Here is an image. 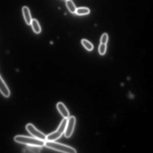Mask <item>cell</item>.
<instances>
[{
	"label": "cell",
	"instance_id": "cell-1",
	"mask_svg": "<svg viewBox=\"0 0 153 153\" xmlns=\"http://www.w3.org/2000/svg\"><path fill=\"white\" fill-rule=\"evenodd\" d=\"M16 142L27 146L42 147L45 146V141L38 139L34 137L24 135H17L14 138Z\"/></svg>",
	"mask_w": 153,
	"mask_h": 153
},
{
	"label": "cell",
	"instance_id": "cell-2",
	"mask_svg": "<svg viewBox=\"0 0 153 153\" xmlns=\"http://www.w3.org/2000/svg\"><path fill=\"white\" fill-rule=\"evenodd\" d=\"M45 146L57 151L70 153H76L77 152L73 147L68 145L53 141H46Z\"/></svg>",
	"mask_w": 153,
	"mask_h": 153
},
{
	"label": "cell",
	"instance_id": "cell-3",
	"mask_svg": "<svg viewBox=\"0 0 153 153\" xmlns=\"http://www.w3.org/2000/svg\"><path fill=\"white\" fill-rule=\"evenodd\" d=\"M68 119L64 118L57 130L47 136V141H55L62 136L65 133Z\"/></svg>",
	"mask_w": 153,
	"mask_h": 153
},
{
	"label": "cell",
	"instance_id": "cell-4",
	"mask_svg": "<svg viewBox=\"0 0 153 153\" xmlns=\"http://www.w3.org/2000/svg\"><path fill=\"white\" fill-rule=\"evenodd\" d=\"M26 128L28 132L33 137L44 141H47V136L38 129L32 124H27Z\"/></svg>",
	"mask_w": 153,
	"mask_h": 153
},
{
	"label": "cell",
	"instance_id": "cell-5",
	"mask_svg": "<svg viewBox=\"0 0 153 153\" xmlns=\"http://www.w3.org/2000/svg\"><path fill=\"white\" fill-rule=\"evenodd\" d=\"M76 120L75 117L72 116L68 119V121L64 134L65 138H69L72 135L75 127Z\"/></svg>",
	"mask_w": 153,
	"mask_h": 153
},
{
	"label": "cell",
	"instance_id": "cell-6",
	"mask_svg": "<svg viewBox=\"0 0 153 153\" xmlns=\"http://www.w3.org/2000/svg\"><path fill=\"white\" fill-rule=\"evenodd\" d=\"M57 110L64 119H68L70 117V113L68 108L62 102L58 103L56 105Z\"/></svg>",
	"mask_w": 153,
	"mask_h": 153
},
{
	"label": "cell",
	"instance_id": "cell-7",
	"mask_svg": "<svg viewBox=\"0 0 153 153\" xmlns=\"http://www.w3.org/2000/svg\"><path fill=\"white\" fill-rule=\"evenodd\" d=\"M0 91L5 97L8 98L10 96V91L1 76L0 80Z\"/></svg>",
	"mask_w": 153,
	"mask_h": 153
},
{
	"label": "cell",
	"instance_id": "cell-8",
	"mask_svg": "<svg viewBox=\"0 0 153 153\" xmlns=\"http://www.w3.org/2000/svg\"><path fill=\"white\" fill-rule=\"evenodd\" d=\"M22 12L26 23L28 25H31L32 19L29 9L27 6H24L22 8Z\"/></svg>",
	"mask_w": 153,
	"mask_h": 153
},
{
	"label": "cell",
	"instance_id": "cell-9",
	"mask_svg": "<svg viewBox=\"0 0 153 153\" xmlns=\"http://www.w3.org/2000/svg\"><path fill=\"white\" fill-rule=\"evenodd\" d=\"M32 29L36 34L40 33L41 32V28L38 21L35 19H32L31 24Z\"/></svg>",
	"mask_w": 153,
	"mask_h": 153
},
{
	"label": "cell",
	"instance_id": "cell-10",
	"mask_svg": "<svg viewBox=\"0 0 153 153\" xmlns=\"http://www.w3.org/2000/svg\"><path fill=\"white\" fill-rule=\"evenodd\" d=\"M66 5L70 12L72 14L75 13L77 8L72 0H66Z\"/></svg>",
	"mask_w": 153,
	"mask_h": 153
},
{
	"label": "cell",
	"instance_id": "cell-11",
	"mask_svg": "<svg viewBox=\"0 0 153 153\" xmlns=\"http://www.w3.org/2000/svg\"><path fill=\"white\" fill-rule=\"evenodd\" d=\"M90 13V9L86 7H80L77 8L75 13L78 15H85L89 14Z\"/></svg>",
	"mask_w": 153,
	"mask_h": 153
},
{
	"label": "cell",
	"instance_id": "cell-12",
	"mask_svg": "<svg viewBox=\"0 0 153 153\" xmlns=\"http://www.w3.org/2000/svg\"><path fill=\"white\" fill-rule=\"evenodd\" d=\"M81 42L82 45L87 50L91 51L93 50V45L88 40L85 39H82Z\"/></svg>",
	"mask_w": 153,
	"mask_h": 153
},
{
	"label": "cell",
	"instance_id": "cell-13",
	"mask_svg": "<svg viewBox=\"0 0 153 153\" xmlns=\"http://www.w3.org/2000/svg\"><path fill=\"white\" fill-rule=\"evenodd\" d=\"M41 147L34 146H28L27 149L30 152H39L41 150Z\"/></svg>",
	"mask_w": 153,
	"mask_h": 153
},
{
	"label": "cell",
	"instance_id": "cell-14",
	"mask_svg": "<svg viewBox=\"0 0 153 153\" xmlns=\"http://www.w3.org/2000/svg\"><path fill=\"white\" fill-rule=\"evenodd\" d=\"M106 45L101 43L99 47V52L101 55H104L106 51Z\"/></svg>",
	"mask_w": 153,
	"mask_h": 153
},
{
	"label": "cell",
	"instance_id": "cell-15",
	"mask_svg": "<svg viewBox=\"0 0 153 153\" xmlns=\"http://www.w3.org/2000/svg\"><path fill=\"white\" fill-rule=\"evenodd\" d=\"M108 40V36L107 34L104 33L101 36V43L106 45Z\"/></svg>",
	"mask_w": 153,
	"mask_h": 153
},
{
	"label": "cell",
	"instance_id": "cell-16",
	"mask_svg": "<svg viewBox=\"0 0 153 153\" xmlns=\"http://www.w3.org/2000/svg\"><path fill=\"white\" fill-rule=\"evenodd\" d=\"M128 97L130 100H134L135 98V94L131 91H129L128 94Z\"/></svg>",
	"mask_w": 153,
	"mask_h": 153
}]
</instances>
